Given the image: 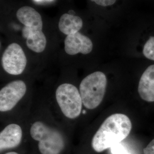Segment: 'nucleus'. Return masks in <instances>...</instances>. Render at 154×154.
Listing matches in <instances>:
<instances>
[{
	"label": "nucleus",
	"mask_w": 154,
	"mask_h": 154,
	"mask_svg": "<svg viewBox=\"0 0 154 154\" xmlns=\"http://www.w3.org/2000/svg\"><path fill=\"white\" fill-rule=\"evenodd\" d=\"M55 97L62 112L69 119H75L80 116L82 100L78 88L70 83H63L56 90Z\"/></svg>",
	"instance_id": "39448f33"
},
{
	"label": "nucleus",
	"mask_w": 154,
	"mask_h": 154,
	"mask_svg": "<svg viewBox=\"0 0 154 154\" xmlns=\"http://www.w3.org/2000/svg\"><path fill=\"white\" fill-rule=\"evenodd\" d=\"M22 137V129L19 125L11 124L7 126L0 133L1 151L17 147L21 143Z\"/></svg>",
	"instance_id": "1a4fd4ad"
},
{
	"label": "nucleus",
	"mask_w": 154,
	"mask_h": 154,
	"mask_svg": "<svg viewBox=\"0 0 154 154\" xmlns=\"http://www.w3.org/2000/svg\"><path fill=\"white\" fill-rule=\"evenodd\" d=\"M26 91V86L22 81H15L8 84L0 91V111L6 112L13 109Z\"/></svg>",
	"instance_id": "0eeeda50"
},
{
	"label": "nucleus",
	"mask_w": 154,
	"mask_h": 154,
	"mask_svg": "<svg viewBox=\"0 0 154 154\" xmlns=\"http://www.w3.org/2000/svg\"><path fill=\"white\" fill-rule=\"evenodd\" d=\"M107 78L103 72H94L85 77L79 85L83 105L90 110L99 106L105 96Z\"/></svg>",
	"instance_id": "7ed1b4c3"
},
{
	"label": "nucleus",
	"mask_w": 154,
	"mask_h": 154,
	"mask_svg": "<svg viewBox=\"0 0 154 154\" xmlns=\"http://www.w3.org/2000/svg\"><path fill=\"white\" fill-rule=\"evenodd\" d=\"M143 55L150 60L154 61V37H151L143 47Z\"/></svg>",
	"instance_id": "f8f14e48"
},
{
	"label": "nucleus",
	"mask_w": 154,
	"mask_h": 154,
	"mask_svg": "<svg viewBox=\"0 0 154 154\" xmlns=\"http://www.w3.org/2000/svg\"><path fill=\"white\" fill-rule=\"evenodd\" d=\"M5 154H18V153H17V152H8V153H6Z\"/></svg>",
	"instance_id": "dca6fc26"
},
{
	"label": "nucleus",
	"mask_w": 154,
	"mask_h": 154,
	"mask_svg": "<svg viewBox=\"0 0 154 154\" xmlns=\"http://www.w3.org/2000/svg\"><path fill=\"white\" fill-rule=\"evenodd\" d=\"M132 128L130 118L123 114H114L103 122L92 140L93 149L101 152L121 143L128 136Z\"/></svg>",
	"instance_id": "f257e3e1"
},
{
	"label": "nucleus",
	"mask_w": 154,
	"mask_h": 154,
	"mask_svg": "<svg viewBox=\"0 0 154 154\" xmlns=\"http://www.w3.org/2000/svg\"><path fill=\"white\" fill-rule=\"evenodd\" d=\"M19 21L24 25L22 37L26 39L29 49L35 53H42L46 46V38L42 32L43 22L38 11L30 6H23L16 13Z\"/></svg>",
	"instance_id": "f03ea898"
},
{
	"label": "nucleus",
	"mask_w": 154,
	"mask_h": 154,
	"mask_svg": "<svg viewBox=\"0 0 154 154\" xmlns=\"http://www.w3.org/2000/svg\"><path fill=\"white\" fill-rule=\"evenodd\" d=\"M93 44L91 39L79 32L67 35L65 40V50L69 55L78 53L88 54L93 50Z\"/></svg>",
	"instance_id": "6e6552de"
},
{
	"label": "nucleus",
	"mask_w": 154,
	"mask_h": 154,
	"mask_svg": "<svg viewBox=\"0 0 154 154\" xmlns=\"http://www.w3.org/2000/svg\"><path fill=\"white\" fill-rule=\"evenodd\" d=\"M138 93L142 99L154 102V65L149 66L144 72L138 85Z\"/></svg>",
	"instance_id": "9d476101"
},
{
	"label": "nucleus",
	"mask_w": 154,
	"mask_h": 154,
	"mask_svg": "<svg viewBox=\"0 0 154 154\" xmlns=\"http://www.w3.org/2000/svg\"><path fill=\"white\" fill-rule=\"evenodd\" d=\"M83 26V21L79 17L63 14L60 18L58 27L62 33L67 35L78 32Z\"/></svg>",
	"instance_id": "9b49d317"
},
{
	"label": "nucleus",
	"mask_w": 154,
	"mask_h": 154,
	"mask_svg": "<svg viewBox=\"0 0 154 154\" xmlns=\"http://www.w3.org/2000/svg\"><path fill=\"white\" fill-rule=\"evenodd\" d=\"M144 154H154V139L143 149Z\"/></svg>",
	"instance_id": "2eb2a0df"
},
{
	"label": "nucleus",
	"mask_w": 154,
	"mask_h": 154,
	"mask_svg": "<svg viewBox=\"0 0 154 154\" xmlns=\"http://www.w3.org/2000/svg\"><path fill=\"white\" fill-rule=\"evenodd\" d=\"M97 5L102 6H111L115 4L116 0H90Z\"/></svg>",
	"instance_id": "4468645a"
},
{
	"label": "nucleus",
	"mask_w": 154,
	"mask_h": 154,
	"mask_svg": "<svg viewBox=\"0 0 154 154\" xmlns=\"http://www.w3.org/2000/svg\"><path fill=\"white\" fill-rule=\"evenodd\" d=\"M36 1H40V0H36Z\"/></svg>",
	"instance_id": "f3484780"
},
{
	"label": "nucleus",
	"mask_w": 154,
	"mask_h": 154,
	"mask_svg": "<svg viewBox=\"0 0 154 154\" xmlns=\"http://www.w3.org/2000/svg\"><path fill=\"white\" fill-rule=\"evenodd\" d=\"M30 135L33 139L38 141L39 150L42 154H60L65 148V140L61 132L42 122L33 123Z\"/></svg>",
	"instance_id": "20e7f679"
},
{
	"label": "nucleus",
	"mask_w": 154,
	"mask_h": 154,
	"mask_svg": "<svg viewBox=\"0 0 154 154\" xmlns=\"http://www.w3.org/2000/svg\"><path fill=\"white\" fill-rule=\"evenodd\" d=\"M26 63V55L20 45L13 43L7 47L2 57V65L6 72L20 75L24 71Z\"/></svg>",
	"instance_id": "423d86ee"
},
{
	"label": "nucleus",
	"mask_w": 154,
	"mask_h": 154,
	"mask_svg": "<svg viewBox=\"0 0 154 154\" xmlns=\"http://www.w3.org/2000/svg\"><path fill=\"white\" fill-rule=\"evenodd\" d=\"M110 149L112 154H131L121 143L116 144Z\"/></svg>",
	"instance_id": "ddd939ff"
}]
</instances>
